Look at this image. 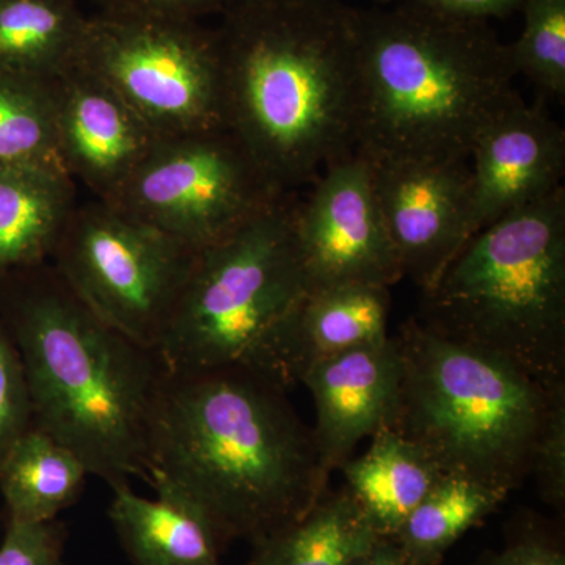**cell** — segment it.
<instances>
[{"mask_svg":"<svg viewBox=\"0 0 565 565\" xmlns=\"http://www.w3.org/2000/svg\"><path fill=\"white\" fill-rule=\"evenodd\" d=\"M288 390L245 373L170 374L152 416L147 482L188 505L223 546L307 515L329 490L313 427Z\"/></svg>","mask_w":565,"mask_h":565,"instance_id":"1","label":"cell"},{"mask_svg":"<svg viewBox=\"0 0 565 565\" xmlns=\"http://www.w3.org/2000/svg\"><path fill=\"white\" fill-rule=\"evenodd\" d=\"M225 128L282 193L353 151L355 9L341 0L230 7L215 25Z\"/></svg>","mask_w":565,"mask_h":565,"instance_id":"2","label":"cell"},{"mask_svg":"<svg viewBox=\"0 0 565 565\" xmlns=\"http://www.w3.org/2000/svg\"><path fill=\"white\" fill-rule=\"evenodd\" d=\"M0 318L28 382L33 426L110 487L147 481L166 367L71 292L51 263L0 281Z\"/></svg>","mask_w":565,"mask_h":565,"instance_id":"3","label":"cell"},{"mask_svg":"<svg viewBox=\"0 0 565 565\" xmlns=\"http://www.w3.org/2000/svg\"><path fill=\"white\" fill-rule=\"evenodd\" d=\"M353 151L370 162L468 161L487 122L519 98L511 44L486 21L404 0L356 10Z\"/></svg>","mask_w":565,"mask_h":565,"instance_id":"4","label":"cell"},{"mask_svg":"<svg viewBox=\"0 0 565 565\" xmlns=\"http://www.w3.org/2000/svg\"><path fill=\"white\" fill-rule=\"evenodd\" d=\"M296 193L193 255L159 341L167 373H245L300 382L297 323L310 282L296 232Z\"/></svg>","mask_w":565,"mask_h":565,"instance_id":"5","label":"cell"},{"mask_svg":"<svg viewBox=\"0 0 565 565\" xmlns=\"http://www.w3.org/2000/svg\"><path fill=\"white\" fill-rule=\"evenodd\" d=\"M416 319L545 386L565 384V189L476 233Z\"/></svg>","mask_w":565,"mask_h":565,"instance_id":"6","label":"cell"},{"mask_svg":"<svg viewBox=\"0 0 565 565\" xmlns=\"http://www.w3.org/2000/svg\"><path fill=\"white\" fill-rule=\"evenodd\" d=\"M403 359L388 429L426 452L445 475L505 494L530 478L537 435L557 386L514 363L411 319L394 334Z\"/></svg>","mask_w":565,"mask_h":565,"instance_id":"7","label":"cell"},{"mask_svg":"<svg viewBox=\"0 0 565 565\" xmlns=\"http://www.w3.org/2000/svg\"><path fill=\"white\" fill-rule=\"evenodd\" d=\"M74 65L106 82L159 139L225 128L221 47L206 21L88 11Z\"/></svg>","mask_w":565,"mask_h":565,"instance_id":"8","label":"cell"},{"mask_svg":"<svg viewBox=\"0 0 565 565\" xmlns=\"http://www.w3.org/2000/svg\"><path fill=\"white\" fill-rule=\"evenodd\" d=\"M195 252L88 196L71 214L50 263L93 315L156 351Z\"/></svg>","mask_w":565,"mask_h":565,"instance_id":"9","label":"cell"},{"mask_svg":"<svg viewBox=\"0 0 565 565\" xmlns=\"http://www.w3.org/2000/svg\"><path fill=\"white\" fill-rule=\"evenodd\" d=\"M288 195L217 128L159 139L107 204L200 250Z\"/></svg>","mask_w":565,"mask_h":565,"instance_id":"10","label":"cell"},{"mask_svg":"<svg viewBox=\"0 0 565 565\" xmlns=\"http://www.w3.org/2000/svg\"><path fill=\"white\" fill-rule=\"evenodd\" d=\"M310 188L294 207V232L310 291L348 282L392 288L403 280L370 162L351 151L327 166Z\"/></svg>","mask_w":565,"mask_h":565,"instance_id":"11","label":"cell"},{"mask_svg":"<svg viewBox=\"0 0 565 565\" xmlns=\"http://www.w3.org/2000/svg\"><path fill=\"white\" fill-rule=\"evenodd\" d=\"M370 167L379 210L404 277L427 291L473 237L470 163L370 162Z\"/></svg>","mask_w":565,"mask_h":565,"instance_id":"12","label":"cell"},{"mask_svg":"<svg viewBox=\"0 0 565 565\" xmlns=\"http://www.w3.org/2000/svg\"><path fill=\"white\" fill-rule=\"evenodd\" d=\"M63 169L90 199L110 202L159 137L106 82L71 65L52 79Z\"/></svg>","mask_w":565,"mask_h":565,"instance_id":"13","label":"cell"},{"mask_svg":"<svg viewBox=\"0 0 565 565\" xmlns=\"http://www.w3.org/2000/svg\"><path fill=\"white\" fill-rule=\"evenodd\" d=\"M468 163L475 236L563 188L564 129L519 96L479 132Z\"/></svg>","mask_w":565,"mask_h":565,"instance_id":"14","label":"cell"},{"mask_svg":"<svg viewBox=\"0 0 565 565\" xmlns=\"http://www.w3.org/2000/svg\"><path fill=\"white\" fill-rule=\"evenodd\" d=\"M403 359L396 338L316 360L300 384L316 408L313 433L322 462L333 473L364 438L390 427L399 401Z\"/></svg>","mask_w":565,"mask_h":565,"instance_id":"15","label":"cell"},{"mask_svg":"<svg viewBox=\"0 0 565 565\" xmlns=\"http://www.w3.org/2000/svg\"><path fill=\"white\" fill-rule=\"evenodd\" d=\"M79 191L65 170H0V281L51 262Z\"/></svg>","mask_w":565,"mask_h":565,"instance_id":"16","label":"cell"},{"mask_svg":"<svg viewBox=\"0 0 565 565\" xmlns=\"http://www.w3.org/2000/svg\"><path fill=\"white\" fill-rule=\"evenodd\" d=\"M110 489V522L134 565H223L225 546L188 505L141 497L131 484Z\"/></svg>","mask_w":565,"mask_h":565,"instance_id":"17","label":"cell"},{"mask_svg":"<svg viewBox=\"0 0 565 565\" xmlns=\"http://www.w3.org/2000/svg\"><path fill=\"white\" fill-rule=\"evenodd\" d=\"M345 489L375 533L393 537L444 471L426 452L394 429L379 430L363 456L341 465Z\"/></svg>","mask_w":565,"mask_h":565,"instance_id":"18","label":"cell"},{"mask_svg":"<svg viewBox=\"0 0 565 565\" xmlns=\"http://www.w3.org/2000/svg\"><path fill=\"white\" fill-rule=\"evenodd\" d=\"M87 467L61 441L32 426L0 457V497L9 520L46 523L79 498Z\"/></svg>","mask_w":565,"mask_h":565,"instance_id":"19","label":"cell"},{"mask_svg":"<svg viewBox=\"0 0 565 565\" xmlns=\"http://www.w3.org/2000/svg\"><path fill=\"white\" fill-rule=\"evenodd\" d=\"M87 17L84 0H0V73L54 79L73 65Z\"/></svg>","mask_w":565,"mask_h":565,"instance_id":"20","label":"cell"},{"mask_svg":"<svg viewBox=\"0 0 565 565\" xmlns=\"http://www.w3.org/2000/svg\"><path fill=\"white\" fill-rule=\"evenodd\" d=\"M379 537L345 487L327 490L302 519L253 544L244 565H349Z\"/></svg>","mask_w":565,"mask_h":565,"instance_id":"21","label":"cell"},{"mask_svg":"<svg viewBox=\"0 0 565 565\" xmlns=\"http://www.w3.org/2000/svg\"><path fill=\"white\" fill-rule=\"evenodd\" d=\"M390 305V288L367 282L310 291L297 323L300 377L316 360L386 340Z\"/></svg>","mask_w":565,"mask_h":565,"instance_id":"22","label":"cell"},{"mask_svg":"<svg viewBox=\"0 0 565 565\" xmlns=\"http://www.w3.org/2000/svg\"><path fill=\"white\" fill-rule=\"evenodd\" d=\"M508 497L463 476L444 475L393 539L415 565H440L449 548Z\"/></svg>","mask_w":565,"mask_h":565,"instance_id":"23","label":"cell"},{"mask_svg":"<svg viewBox=\"0 0 565 565\" xmlns=\"http://www.w3.org/2000/svg\"><path fill=\"white\" fill-rule=\"evenodd\" d=\"M21 167L65 170L58 154L52 79L0 73V170Z\"/></svg>","mask_w":565,"mask_h":565,"instance_id":"24","label":"cell"},{"mask_svg":"<svg viewBox=\"0 0 565 565\" xmlns=\"http://www.w3.org/2000/svg\"><path fill=\"white\" fill-rule=\"evenodd\" d=\"M522 35L511 44L516 74L544 95L565 96V0H526Z\"/></svg>","mask_w":565,"mask_h":565,"instance_id":"25","label":"cell"},{"mask_svg":"<svg viewBox=\"0 0 565 565\" xmlns=\"http://www.w3.org/2000/svg\"><path fill=\"white\" fill-rule=\"evenodd\" d=\"M530 476L537 482L546 504L564 511L565 505V385L550 397L544 424L535 440Z\"/></svg>","mask_w":565,"mask_h":565,"instance_id":"26","label":"cell"},{"mask_svg":"<svg viewBox=\"0 0 565 565\" xmlns=\"http://www.w3.org/2000/svg\"><path fill=\"white\" fill-rule=\"evenodd\" d=\"M32 426L31 396L20 353L0 318V457Z\"/></svg>","mask_w":565,"mask_h":565,"instance_id":"27","label":"cell"},{"mask_svg":"<svg viewBox=\"0 0 565 565\" xmlns=\"http://www.w3.org/2000/svg\"><path fill=\"white\" fill-rule=\"evenodd\" d=\"M65 527L57 520L46 523L7 522L0 544V565H61Z\"/></svg>","mask_w":565,"mask_h":565,"instance_id":"28","label":"cell"},{"mask_svg":"<svg viewBox=\"0 0 565 565\" xmlns=\"http://www.w3.org/2000/svg\"><path fill=\"white\" fill-rule=\"evenodd\" d=\"M473 565H565L559 533L537 522L520 526L503 548L486 553Z\"/></svg>","mask_w":565,"mask_h":565,"instance_id":"29","label":"cell"},{"mask_svg":"<svg viewBox=\"0 0 565 565\" xmlns=\"http://www.w3.org/2000/svg\"><path fill=\"white\" fill-rule=\"evenodd\" d=\"M85 2V0H84ZM95 11L206 21L221 17L228 0H87Z\"/></svg>","mask_w":565,"mask_h":565,"instance_id":"30","label":"cell"},{"mask_svg":"<svg viewBox=\"0 0 565 565\" xmlns=\"http://www.w3.org/2000/svg\"><path fill=\"white\" fill-rule=\"evenodd\" d=\"M414 2L446 17L487 22L492 18H505L515 11H522L526 0H414Z\"/></svg>","mask_w":565,"mask_h":565,"instance_id":"31","label":"cell"},{"mask_svg":"<svg viewBox=\"0 0 565 565\" xmlns=\"http://www.w3.org/2000/svg\"><path fill=\"white\" fill-rule=\"evenodd\" d=\"M349 565H415L393 537H379Z\"/></svg>","mask_w":565,"mask_h":565,"instance_id":"32","label":"cell"},{"mask_svg":"<svg viewBox=\"0 0 565 565\" xmlns=\"http://www.w3.org/2000/svg\"><path fill=\"white\" fill-rule=\"evenodd\" d=\"M329 2V0H228L226 9L239 6H278V3H313Z\"/></svg>","mask_w":565,"mask_h":565,"instance_id":"33","label":"cell"},{"mask_svg":"<svg viewBox=\"0 0 565 565\" xmlns=\"http://www.w3.org/2000/svg\"><path fill=\"white\" fill-rule=\"evenodd\" d=\"M61 565H66L65 563H62Z\"/></svg>","mask_w":565,"mask_h":565,"instance_id":"34","label":"cell"}]
</instances>
